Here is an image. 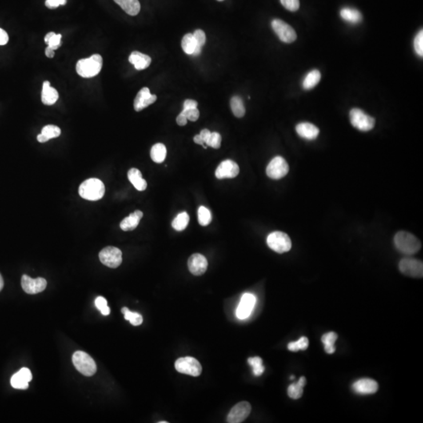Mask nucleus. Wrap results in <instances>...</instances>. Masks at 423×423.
<instances>
[{"mask_svg": "<svg viewBox=\"0 0 423 423\" xmlns=\"http://www.w3.org/2000/svg\"><path fill=\"white\" fill-rule=\"evenodd\" d=\"M394 245L397 250L407 256L417 253L421 249V242L416 236L406 231H399L394 237Z\"/></svg>", "mask_w": 423, "mask_h": 423, "instance_id": "obj_1", "label": "nucleus"}, {"mask_svg": "<svg viewBox=\"0 0 423 423\" xmlns=\"http://www.w3.org/2000/svg\"><path fill=\"white\" fill-rule=\"evenodd\" d=\"M102 66V57L93 54L89 58L79 60L76 65V72L82 78H93L100 73Z\"/></svg>", "mask_w": 423, "mask_h": 423, "instance_id": "obj_2", "label": "nucleus"}, {"mask_svg": "<svg viewBox=\"0 0 423 423\" xmlns=\"http://www.w3.org/2000/svg\"><path fill=\"white\" fill-rule=\"evenodd\" d=\"M78 193L84 199L98 201L105 195V184L99 179H88L80 185Z\"/></svg>", "mask_w": 423, "mask_h": 423, "instance_id": "obj_3", "label": "nucleus"}, {"mask_svg": "<svg viewBox=\"0 0 423 423\" xmlns=\"http://www.w3.org/2000/svg\"><path fill=\"white\" fill-rule=\"evenodd\" d=\"M73 362L76 369L84 376H92L97 372L95 361L83 351H76L73 356Z\"/></svg>", "mask_w": 423, "mask_h": 423, "instance_id": "obj_4", "label": "nucleus"}, {"mask_svg": "<svg viewBox=\"0 0 423 423\" xmlns=\"http://www.w3.org/2000/svg\"><path fill=\"white\" fill-rule=\"evenodd\" d=\"M349 120L353 127L360 131L368 132L374 128L376 120L361 109H353L349 112Z\"/></svg>", "mask_w": 423, "mask_h": 423, "instance_id": "obj_5", "label": "nucleus"}, {"mask_svg": "<svg viewBox=\"0 0 423 423\" xmlns=\"http://www.w3.org/2000/svg\"><path fill=\"white\" fill-rule=\"evenodd\" d=\"M267 242L268 246L277 253H287L292 248L290 237L284 232H272L268 235Z\"/></svg>", "mask_w": 423, "mask_h": 423, "instance_id": "obj_6", "label": "nucleus"}, {"mask_svg": "<svg viewBox=\"0 0 423 423\" xmlns=\"http://www.w3.org/2000/svg\"><path fill=\"white\" fill-rule=\"evenodd\" d=\"M272 29L281 42L292 43L297 38L296 31L292 26L280 19H274L271 22Z\"/></svg>", "mask_w": 423, "mask_h": 423, "instance_id": "obj_7", "label": "nucleus"}, {"mask_svg": "<svg viewBox=\"0 0 423 423\" xmlns=\"http://www.w3.org/2000/svg\"><path fill=\"white\" fill-rule=\"evenodd\" d=\"M175 368L180 373L194 377L200 376L202 370L201 364L195 358L192 357L179 358L175 363Z\"/></svg>", "mask_w": 423, "mask_h": 423, "instance_id": "obj_8", "label": "nucleus"}, {"mask_svg": "<svg viewBox=\"0 0 423 423\" xmlns=\"http://www.w3.org/2000/svg\"><path fill=\"white\" fill-rule=\"evenodd\" d=\"M289 171V164L281 156L273 157L267 167V175L273 180H280L285 177Z\"/></svg>", "mask_w": 423, "mask_h": 423, "instance_id": "obj_9", "label": "nucleus"}, {"mask_svg": "<svg viewBox=\"0 0 423 423\" xmlns=\"http://www.w3.org/2000/svg\"><path fill=\"white\" fill-rule=\"evenodd\" d=\"M99 258L105 266L110 268H117L122 262V253L115 247L109 246L101 251Z\"/></svg>", "mask_w": 423, "mask_h": 423, "instance_id": "obj_10", "label": "nucleus"}, {"mask_svg": "<svg viewBox=\"0 0 423 423\" xmlns=\"http://www.w3.org/2000/svg\"><path fill=\"white\" fill-rule=\"evenodd\" d=\"M399 269L404 275L420 278L423 276V264L420 260L404 258L400 260Z\"/></svg>", "mask_w": 423, "mask_h": 423, "instance_id": "obj_11", "label": "nucleus"}, {"mask_svg": "<svg viewBox=\"0 0 423 423\" xmlns=\"http://www.w3.org/2000/svg\"><path fill=\"white\" fill-rule=\"evenodd\" d=\"M252 410L251 404L247 401H241L233 406L228 414V423H240L245 421L249 417Z\"/></svg>", "mask_w": 423, "mask_h": 423, "instance_id": "obj_12", "label": "nucleus"}, {"mask_svg": "<svg viewBox=\"0 0 423 423\" xmlns=\"http://www.w3.org/2000/svg\"><path fill=\"white\" fill-rule=\"evenodd\" d=\"M256 303V297L251 293H245L241 296L239 305L236 310V316L240 320H245L250 316Z\"/></svg>", "mask_w": 423, "mask_h": 423, "instance_id": "obj_13", "label": "nucleus"}, {"mask_svg": "<svg viewBox=\"0 0 423 423\" xmlns=\"http://www.w3.org/2000/svg\"><path fill=\"white\" fill-rule=\"evenodd\" d=\"M47 282L42 277L33 279L28 275H23L21 277V286L28 294H37L46 289Z\"/></svg>", "mask_w": 423, "mask_h": 423, "instance_id": "obj_14", "label": "nucleus"}, {"mask_svg": "<svg viewBox=\"0 0 423 423\" xmlns=\"http://www.w3.org/2000/svg\"><path fill=\"white\" fill-rule=\"evenodd\" d=\"M239 166L232 160H225L222 161L216 170L217 178L222 179L234 178L239 173Z\"/></svg>", "mask_w": 423, "mask_h": 423, "instance_id": "obj_15", "label": "nucleus"}, {"mask_svg": "<svg viewBox=\"0 0 423 423\" xmlns=\"http://www.w3.org/2000/svg\"><path fill=\"white\" fill-rule=\"evenodd\" d=\"M157 100L156 95H153L150 92V89L148 87L143 88L139 93L134 100V109L136 112H141L144 109L148 108L149 105H152Z\"/></svg>", "mask_w": 423, "mask_h": 423, "instance_id": "obj_16", "label": "nucleus"}, {"mask_svg": "<svg viewBox=\"0 0 423 423\" xmlns=\"http://www.w3.org/2000/svg\"><path fill=\"white\" fill-rule=\"evenodd\" d=\"M188 268L193 275H202L206 271L208 268V261L205 256L201 254L192 255L188 260Z\"/></svg>", "mask_w": 423, "mask_h": 423, "instance_id": "obj_17", "label": "nucleus"}, {"mask_svg": "<svg viewBox=\"0 0 423 423\" xmlns=\"http://www.w3.org/2000/svg\"><path fill=\"white\" fill-rule=\"evenodd\" d=\"M33 380V375L29 368H21L19 372L12 376L10 384L15 389H26L29 388V382Z\"/></svg>", "mask_w": 423, "mask_h": 423, "instance_id": "obj_18", "label": "nucleus"}, {"mask_svg": "<svg viewBox=\"0 0 423 423\" xmlns=\"http://www.w3.org/2000/svg\"><path fill=\"white\" fill-rule=\"evenodd\" d=\"M353 389L359 394H374L379 389L378 383L371 379H361L355 382Z\"/></svg>", "mask_w": 423, "mask_h": 423, "instance_id": "obj_19", "label": "nucleus"}, {"mask_svg": "<svg viewBox=\"0 0 423 423\" xmlns=\"http://www.w3.org/2000/svg\"><path fill=\"white\" fill-rule=\"evenodd\" d=\"M296 133H298L300 137L308 140V141H313L318 137L319 133H320L318 128L313 124L309 123V122L299 123L298 125H296Z\"/></svg>", "mask_w": 423, "mask_h": 423, "instance_id": "obj_20", "label": "nucleus"}, {"mask_svg": "<svg viewBox=\"0 0 423 423\" xmlns=\"http://www.w3.org/2000/svg\"><path fill=\"white\" fill-rule=\"evenodd\" d=\"M129 61L132 65H134L135 69L141 71L150 66L152 58L146 54L138 51H134L129 56Z\"/></svg>", "mask_w": 423, "mask_h": 423, "instance_id": "obj_21", "label": "nucleus"}, {"mask_svg": "<svg viewBox=\"0 0 423 423\" xmlns=\"http://www.w3.org/2000/svg\"><path fill=\"white\" fill-rule=\"evenodd\" d=\"M58 93L54 88L50 86L49 81H45L42 84V102L45 105H53L58 100Z\"/></svg>", "mask_w": 423, "mask_h": 423, "instance_id": "obj_22", "label": "nucleus"}, {"mask_svg": "<svg viewBox=\"0 0 423 423\" xmlns=\"http://www.w3.org/2000/svg\"><path fill=\"white\" fill-rule=\"evenodd\" d=\"M143 216L144 214L141 211H135L134 213L129 215V217H125L121 221V224H120V228L124 231L134 230L135 228H137V227L138 226L139 223L142 219Z\"/></svg>", "mask_w": 423, "mask_h": 423, "instance_id": "obj_23", "label": "nucleus"}, {"mask_svg": "<svg viewBox=\"0 0 423 423\" xmlns=\"http://www.w3.org/2000/svg\"><path fill=\"white\" fill-rule=\"evenodd\" d=\"M340 17L343 20L352 25H357L362 21V14L354 8L345 7L340 11Z\"/></svg>", "mask_w": 423, "mask_h": 423, "instance_id": "obj_24", "label": "nucleus"}, {"mask_svg": "<svg viewBox=\"0 0 423 423\" xmlns=\"http://www.w3.org/2000/svg\"><path fill=\"white\" fill-rule=\"evenodd\" d=\"M128 178L137 191L143 192V191L146 190L148 184H147L145 179H143L142 173L139 169H135V168L130 169L128 172Z\"/></svg>", "mask_w": 423, "mask_h": 423, "instance_id": "obj_25", "label": "nucleus"}, {"mask_svg": "<svg viewBox=\"0 0 423 423\" xmlns=\"http://www.w3.org/2000/svg\"><path fill=\"white\" fill-rule=\"evenodd\" d=\"M61 133V129L57 125H47L42 128V133L38 135L37 140L39 143L47 142L50 139L59 137Z\"/></svg>", "mask_w": 423, "mask_h": 423, "instance_id": "obj_26", "label": "nucleus"}, {"mask_svg": "<svg viewBox=\"0 0 423 423\" xmlns=\"http://www.w3.org/2000/svg\"><path fill=\"white\" fill-rule=\"evenodd\" d=\"M121 6L125 13L130 16H136L141 10V3L138 0H114Z\"/></svg>", "mask_w": 423, "mask_h": 423, "instance_id": "obj_27", "label": "nucleus"}, {"mask_svg": "<svg viewBox=\"0 0 423 423\" xmlns=\"http://www.w3.org/2000/svg\"><path fill=\"white\" fill-rule=\"evenodd\" d=\"M307 384V380L304 376H301L297 383L291 384L288 388V394L289 397L294 400H297L302 397L304 393V387Z\"/></svg>", "mask_w": 423, "mask_h": 423, "instance_id": "obj_28", "label": "nucleus"}, {"mask_svg": "<svg viewBox=\"0 0 423 423\" xmlns=\"http://www.w3.org/2000/svg\"><path fill=\"white\" fill-rule=\"evenodd\" d=\"M321 74L318 70H312L305 76L303 81V87L306 90L314 88L321 81Z\"/></svg>", "mask_w": 423, "mask_h": 423, "instance_id": "obj_29", "label": "nucleus"}, {"mask_svg": "<svg viewBox=\"0 0 423 423\" xmlns=\"http://www.w3.org/2000/svg\"><path fill=\"white\" fill-rule=\"evenodd\" d=\"M166 148L163 144L158 143L156 144L154 146L152 147L151 150V157L152 159L156 162V163H161L162 161H165L166 157Z\"/></svg>", "mask_w": 423, "mask_h": 423, "instance_id": "obj_30", "label": "nucleus"}, {"mask_svg": "<svg viewBox=\"0 0 423 423\" xmlns=\"http://www.w3.org/2000/svg\"><path fill=\"white\" fill-rule=\"evenodd\" d=\"M337 338H338V335L334 332H328L321 337V341L325 346V352L328 354L335 353L336 351L335 343L337 340Z\"/></svg>", "mask_w": 423, "mask_h": 423, "instance_id": "obj_31", "label": "nucleus"}, {"mask_svg": "<svg viewBox=\"0 0 423 423\" xmlns=\"http://www.w3.org/2000/svg\"><path fill=\"white\" fill-rule=\"evenodd\" d=\"M231 108L232 112L237 118H242L245 114V108L242 99L238 96H234L231 100Z\"/></svg>", "mask_w": 423, "mask_h": 423, "instance_id": "obj_32", "label": "nucleus"}, {"mask_svg": "<svg viewBox=\"0 0 423 423\" xmlns=\"http://www.w3.org/2000/svg\"><path fill=\"white\" fill-rule=\"evenodd\" d=\"M189 220H190L189 215L186 212H184L177 215V217L172 223V226L177 231H182L188 227Z\"/></svg>", "mask_w": 423, "mask_h": 423, "instance_id": "obj_33", "label": "nucleus"}, {"mask_svg": "<svg viewBox=\"0 0 423 423\" xmlns=\"http://www.w3.org/2000/svg\"><path fill=\"white\" fill-rule=\"evenodd\" d=\"M181 46H182L184 51L187 54L192 55L193 51H194V49H195L196 46H197V42H196L195 39L193 38V34L189 33V34L185 35L184 38H183Z\"/></svg>", "mask_w": 423, "mask_h": 423, "instance_id": "obj_34", "label": "nucleus"}, {"mask_svg": "<svg viewBox=\"0 0 423 423\" xmlns=\"http://www.w3.org/2000/svg\"><path fill=\"white\" fill-rule=\"evenodd\" d=\"M121 312L124 314L125 320H127L134 326H138L143 323V317L140 313L131 312L127 308L121 309Z\"/></svg>", "mask_w": 423, "mask_h": 423, "instance_id": "obj_35", "label": "nucleus"}, {"mask_svg": "<svg viewBox=\"0 0 423 423\" xmlns=\"http://www.w3.org/2000/svg\"><path fill=\"white\" fill-rule=\"evenodd\" d=\"M61 35L49 33L45 37V42L47 46L53 50L58 49L61 45Z\"/></svg>", "mask_w": 423, "mask_h": 423, "instance_id": "obj_36", "label": "nucleus"}, {"mask_svg": "<svg viewBox=\"0 0 423 423\" xmlns=\"http://www.w3.org/2000/svg\"><path fill=\"white\" fill-rule=\"evenodd\" d=\"M309 346V340L307 337H301L298 341L292 342L288 344V349L292 352L299 350H306Z\"/></svg>", "mask_w": 423, "mask_h": 423, "instance_id": "obj_37", "label": "nucleus"}, {"mask_svg": "<svg viewBox=\"0 0 423 423\" xmlns=\"http://www.w3.org/2000/svg\"><path fill=\"white\" fill-rule=\"evenodd\" d=\"M197 217H198V222L201 226H208L212 221V215H211L210 211L205 206H201L198 209Z\"/></svg>", "mask_w": 423, "mask_h": 423, "instance_id": "obj_38", "label": "nucleus"}, {"mask_svg": "<svg viewBox=\"0 0 423 423\" xmlns=\"http://www.w3.org/2000/svg\"><path fill=\"white\" fill-rule=\"evenodd\" d=\"M248 363L253 367V374L256 376H260L264 372V367L263 366V360L260 357H250L248 359Z\"/></svg>", "mask_w": 423, "mask_h": 423, "instance_id": "obj_39", "label": "nucleus"}, {"mask_svg": "<svg viewBox=\"0 0 423 423\" xmlns=\"http://www.w3.org/2000/svg\"><path fill=\"white\" fill-rule=\"evenodd\" d=\"M414 49L415 51L420 57L423 56V31L421 30L418 33L414 39Z\"/></svg>", "mask_w": 423, "mask_h": 423, "instance_id": "obj_40", "label": "nucleus"}, {"mask_svg": "<svg viewBox=\"0 0 423 423\" xmlns=\"http://www.w3.org/2000/svg\"><path fill=\"white\" fill-rule=\"evenodd\" d=\"M96 308L101 312L104 316H108L110 313V308L108 306L106 299L102 296H99L95 300Z\"/></svg>", "mask_w": 423, "mask_h": 423, "instance_id": "obj_41", "label": "nucleus"}, {"mask_svg": "<svg viewBox=\"0 0 423 423\" xmlns=\"http://www.w3.org/2000/svg\"><path fill=\"white\" fill-rule=\"evenodd\" d=\"M221 141H222V137L220 136V133L214 132V133H211L205 145L207 146L212 147L215 149H218L221 146Z\"/></svg>", "mask_w": 423, "mask_h": 423, "instance_id": "obj_42", "label": "nucleus"}, {"mask_svg": "<svg viewBox=\"0 0 423 423\" xmlns=\"http://www.w3.org/2000/svg\"><path fill=\"white\" fill-rule=\"evenodd\" d=\"M282 6L289 11H297L300 8V0H280Z\"/></svg>", "mask_w": 423, "mask_h": 423, "instance_id": "obj_43", "label": "nucleus"}, {"mask_svg": "<svg viewBox=\"0 0 423 423\" xmlns=\"http://www.w3.org/2000/svg\"><path fill=\"white\" fill-rule=\"evenodd\" d=\"M193 36L196 42H197V46L201 48L203 47L205 42H206V37H205V33H204L203 31L201 30V29H197L193 33Z\"/></svg>", "mask_w": 423, "mask_h": 423, "instance_id": "obj_44", "label": "nucleus"}, {"mask_svg": "<svg viewBox=\"0 0 423 423\" xmlns=\"http://www.w3.org/2000/svg\"><path fill=\"white\" fill-rule=\"evenodd\" d=\"M182 112L185 115L188 120H190V121H195L199 118L200 112L197 108H196V109H186V110L183 109Z\"/></svg>", "mask_w": 423, "mask_h": 423, "instance_id": "obj_45", "label": "nucleus"}, {"mask_svg": "<svg viewBox=\"0 0 423 423\" xmlns=\"http://www.w3.org/2000/svg\"><path fill=\"white\" fill-rule=\"evenodd\" d=\"M67 2V0H46V6L49 9H55L60 6H64Z\"/></svg>", "mask_w": 423, "mask_h": 423, "instance_id": "obj_46", "label": "nucleus"}, {"mask_svg": "<svg viewBox=\"0 0 423 423\" xmlns=\"http://www.w3.org/2000/svg\"><path fill=\"white\" fill-rule=\"evenodd\" d=\"M196 108H197V101H193V100H190V99H188V100L184 101V110H186V109H196Z\"/></svg>", "mask_w": 423, "mask_h": 423, "instance_id": "obj_47", "label": "nucleus"}, {"mask_svg": "<svg viewBox=\"0 0 423 423\" xmlns=\"http://www.w3.org/2000/svg\"><path fill=\"white\" fill-rule=\"evenodd\" d=\"M8 41H9V37H8L7 33L3 29H0V45L1 46L6 45Z\"/></svg>", "mask_w": 423, "mask_h": 423, "instance_id": "obj_48", "label": "nucleus"}, {"mask_svg": "<svg viewBox=\"0 0 423 423\" xmlns=\"http://www.w3.org/2000/svg\"><path fill=\"white\" fill-rule=\"evenodd\" d=\"M177 122L181 126H184V125H187V123H188V118H186V116H185V115L182 112H181V114L177 116Z\"/></svg>", "mask_w": 423, "mask_h": 423, "instance_id": "obj_49", "label": "nucleus"}, {"mask_svg": "<svg viewBox=\"0 0 423 423\" xmlns=\"http://www.w3.org/2000/svg\"><path fill=\"white\" fill-rule=\"evenodd\" d=\"M211 132L209 131V129H202L201 130V133H200V137H201V139L203 140L204 143H206V141H208V139H209V136H210Z\"/></svg>", "mask_w": 423, "mask_h": 423, "instance_id": "obj_50", "label": "nucleus"}, {"mask_svg": "<svg viewBox=\"0 0 423 423\" xmlns=\"http://www.w3.org/2000/svg\"><path fill=\"white\" fill-rule=\"evenodd\" d=\"M193 141L194 143H196L197 145H203L204 148H207V146H205V143H204L203 140L201 139V137H200V135H196L195 137H193Z\"/></svg>", "mask_w": 423, "mask_h": 423, "instance_id": "obj_51", "label": "nucleus"}, {"mask_svg": "<svg viewBox=\"0 0 423 423\" xmlns=\"http://www.w3.org/2000/svg\"><path fill=\"white\" fill-rule=\"evenodd\" d=\"M45 53H46V56L49 58H53L54 56H55V53H54V50L52 49L51 48H49V46L46 47V50H45Z\"/></svg>", "mask_w": 423, "mask_h": 423, "instance_id": "obj_52", "label": "nucleus"}, {"mask_svg": "<svg viewBox=\"0 0 423 423\" xmlns=\"http://www.w3.org/2000/svg\"><path fill=\"white\" fill-rule=\"evenodd\" d=\"M3 286H4L3 279H2V276H1V274H0V291L2 290V288H3Z\"/></svg>", "mask_w": 423, "mask_h": 423, "instance_id": "obj_53", "label": "nucleus"}, {"mask_svg": "<svg viewBox=\"0 0 423 423\" xmlns=\"http://www.w3.org/2000/svg\"><path fill=\"white\" fill-rule=\"evenodd\" d=\"M159 423H167V422H159Z\"/></svg>", "mask_w": 423, "mask_h": 423, "instance_id": "obj_54", "label": "nucleus"}, {"mask_svg": "<svg viewBox=\"0 0 423 423\" xmlns=\"http://www.w3.org/2000/svg\"><path fill=\"white\" fill-rule=\"evenodd\" d=\"M217 1H220V2H221V1H224V0H217Z\"/></svg>", "mask_w": 423, "mask_h": 423, "instance_id": "obj_55", "label": "nucleus"}]
</instances>
